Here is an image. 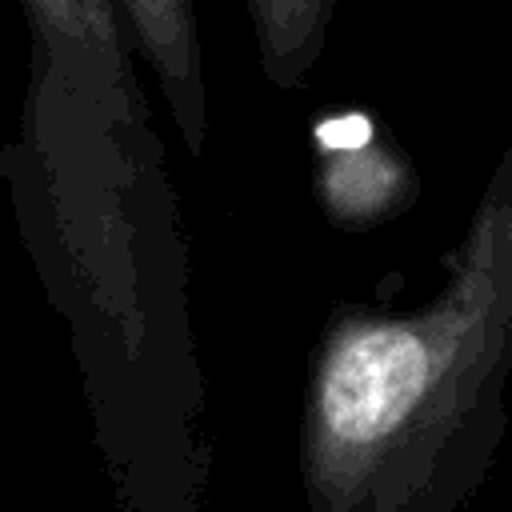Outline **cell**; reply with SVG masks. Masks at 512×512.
I'll use <instances>...</instances> for the list:
<instances>
[{
  "instance_id": "1",
  "label": "cell",
  "mask_w": 512,
  "mask_h": 512,
  "mask_svg": "<svg viewBox=\"0 0 512 512\" xmlns=\"http://www.w3.org/2000/svg\"><path fill=\"white\" fill-rule=\"evenodd\" d=\"M420 308H332L304 384L308 512H464L504 440L512 372V144Z\"/></svg>"
},
{
  "instance_id": "2",
  "label": "cell",
  "mask_w": 512,
  "mask_h": 512,
  "mask_svg": "<svg viewBox=\"0 0 512 512\" xmlns=\"http://www.w3.org/2000/svg\"><path fill=\"white\" fill-rule=\"evenodd\" d=\"M20 8L36 44V80L48 76L40 96H72L104 116L132 104L116 0H20Z\"/></svg>"
},
{
  "instance_id": "3",
  "label": "cell",
  "mask_w": 512,
  "mask_h": 512,
  "mask_svg": "<svg viewBox=\"0 0 512 512\" xmlns=\"http://www.w3.org/2000/svg\"><path fill=\"white\" fill-rule=\"evenodd\" d=\"M128 32L172 108L176 136L192 160L208 144V84L192 0H116Z\"/></svg>"
},
{
  "instance_id": "4",
  "label": "cell",
  "mask_w": 512,
  "mask_h": 512,
  "mask_svg": "<svg viewBox=\"0 0 512 512\" xmlns=\"http://www.w3.org/2000/svg\"><path fill=\"white\" fill-rule=\"evenodd\" d=\"M260 72L272 88L296 92L320 64L336 0H244Z\"/></svg>"
}]
</instances>
